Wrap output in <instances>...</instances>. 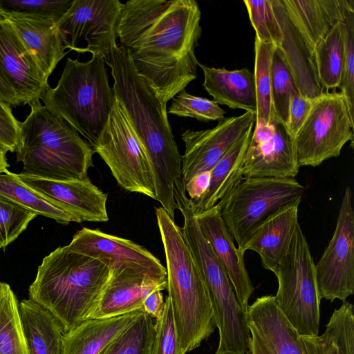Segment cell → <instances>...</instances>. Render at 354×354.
I'll list each match as a JSON object with an SVG mask.
<instances>
[{"instance_id":"obj_27","label":"cell","mask_w":354,"mask_h":354,"mask_svg":"<svg viewBox=\"0 0 354 354\" xmlns=\"http://www.w3.org/2000/svg\"><path fill=\"white\" fill-rule=\"evenodd\" d=\"M252 131L239 140L210 171V182L201 198L193 202L195 214L215 206L241 183L242 167Z\"/></svg>"},{"instance_id":"obj_43","label":"cell","mask_w":354,"mask_h":354,"mask_svg":"<svg viewBox=\"0 0 354 354\" xmlns=\"http://www.w3.org/2000/svg\"><path fill=\"white\" fill-rule=\"evenodd\" d=\"M313 100L297 94L290 100L289 105L288 120L286 129L295 138L298 131L306 120Z\"/></svg>"},{"instance_id":"obj_17","label":"cell","mask_w":354,"mask_h":354,"mask_svg":"<svg viewBox=\"0 0 354 354\" xmlns=\"http://www.w3.org/2000/svg\"><path fill=\"white\" fill-rule=\"evenodd\" d=\"M27 186L64 205L82 222H106L108 194L95 185L88 177L57 180L22 174H17Z\"/></svg>"},{"instance_id":"obj_19","label":"cell","mask_w":354,"mask_h":354,"mask_svg":"<svg viewBox=\"0 0 354 354\" xmlns=\"http://www.w3.org/2000/svg\"><path fill=\"white\" fill-rule=\"evenodd\" d=\"M167 288V279L135 271H111L110 279L88 319L115 317L142 310L145 298Z\"/></svg>"},{"instance_id":"obj_47","label":"cell","mask_w":354,"mask_h":354,"mask_svg":"<svg viewBox=\"0 0 354 354\" xmlns=\"http://www.w3.org/2000/svg\"><path fill=\"white\" fill-rule=\"evenodd\" d=\"M251 338L247 354H270L256 333L250 329Z\"/></svg>"},{"instance_id":"obj_31","label":"cell","mask_w":354,"mask_h":354,"mask_svg":"<svg viewBox=\"0 0 354 354\" xmlns=\"http://www.w3.org/2000/svg\"><path fill=\"white\" fill-rule=\"evenodd\" d=\"M344 24H335L318 43L315 57L319 81L323 88L335 90L339 86L344 62Z\"/></svg>"},{"instance_id":"obj_7","label":"cell","mask_w":354,"mask_h":354,"mask_svg":"<svg viewBox=\"0 0 354 354\" xmlns=\"http://www.w3.org/2000/svg\"><path fill=\"white\" fill-rule=\"evenodd\" d=\"M278 307L300 336L319 335L321 298L310 246L299 223L289 248L272 271Z\"/></svg>"},{"instance_id":"obj_38","label":"cell","mask_w":354,"mask_h":354,"mask_svg":"<svg viewBox=\"0 0 354 354\" xmlns=\"http://www.w3.org/2000/svg\"><path fill=\"white\" fill-rule=\"evenodd\" d=\"M255 37L260 41L279 47L281 32L273 13L270 0H244Z\"/></svg>"},{"instance_id":"obj_45","label":"cell","mask_w":354,"mask_h":354,"mask_svg":"<svg viewBox=\"0 0 354 354\" xmlns=\"http://www.w3.org/2000/svg\"><path fill=\"white\" fill-rule=\"evenodd\" d=\"M165 303L161 290L151 292L145 299L142 310L156 319L160 317L165 310Z\"/></svg>"},{"instance_id":"obj_5","label":"cell","mask_w":354,"mask_h":354,"mask_svg":"<svg viewBox=\"0 0 354 354\" xmlns=\"http://www.w3.org/2000/svg\"><path fill=\"white\" fill-rule=\"evenodd\" d=\"M29 106L15 149L17 161L24 165L21 174L57 180L88 177L95 153L91 145L40 100Z\"/></svg>"},{"instance_id":"obj_18","label":"cell","mask_w":354,"mask_h":354,"mask_svg":"<svg viewBox=\"0 0 354 354\" xmlns=\"http://www.w3.org/2000/svg\"><path fill=\"white\" fill-rule=\"evenodd\" d=\"M270 3L281 32L277 48L291 72L299 93L314 100L324 92L317 75L315 50L290 19L282 0H270Z\"/></svg>"},{"instance_id":"obj_26","label":"cell","mask_w":354,"mask_h":354,"mask_svg":"<svg viewBox=\"0 0 354 354\" xmlns=\"http://www.w3.org/2000/svg\"><path fill=\"white\" fill-rule=\"evenodd\" d=\"M140 312L83 321L63 333L62 354H100L136 319Z\"/></svg>"},{"instance_id":"obj_48","label":"cell","mask_w":354,"mask_h":354,"mask_svg":"<svg viewBox=\"0 0 354 354\" xmlns=\"http://www.w3.org/2000/svg\"><path fill=\"white\" fill-rule=\"evenodd\" d=\"M7 151L0 146V173L8 171L9 164L6 158Z\"/></svg>"},{"instance_id":"obj_16","label":"cell","mask_w":354,"mask_h":354,"mask_svg":"<svg viewBox=\"0 0 354 354\" xmlns=\"http://www.w3.org/2000/svg\"><path fill=\"white\" fill-rule=\"evenodd\" d=\"M0 75L22 106L41 100L50 87L32 53L1 15Z\"/></svg>"},{"instance_id":"obj_41","label":"cell","mask_w":354,"mask_h":354,"mask_svg":"<svg viewBox=\"0 0 354 354\" xmlns=\"http://www.w3.org/2000/svg\"><path fill=\"white\" fill-rule=\"evenodd\" d=\"M73 0H0V13L24 12L57 21L71 6Z\"/></svg>"},{"instance_id":"obj_32","label":"cell","mask_w":354,"mask_h":354,"mask_svg":"<svg viewBox=\"0 0 354 354\" xmlns=\"http://www.w3.org/2000/svg\"><path fill=\"white\" fill-rule=\"evenodd\" d=\"M0 354H30L18 299L5 282H0Z\"/></svg>"},{"instance_id":"obj_46","label":"cell","mask_w":354,"mask_h":354,"mask_svg":"<svg viewBox=\"0 0 354 354\" xmlns=\"http://www.w3.org/2000/svg\"><path fill=\"white\" fill-rule=\"evenodd\" d=\"M0 101L3 102L11 107L15 108L20 106V103L8 84L4 81L0 75Z\"/></svg>"},{"instance_id":"obj_14","label":"cell","mask_w":354,"mask_h":354,"mask_svg":"<svg viewBox=\"0 0 354 354\" xmlns=\"http://www.w3.org/2000/svg\"><path fill=\"white\" fill-rule=\"evenodd\" d=\"M244 157V178H295L297 164L294 138L272 118L268 124L254 125Z\"/></svg>"},{"instance_id":"obj_4","label":"cell","mask_w":354,"mask_h":354,"mask_svg":"<svg viewBox=\"0 0 354 354\" xmlns=\"http://www.w3.org/2000/svg\"><path fill=\"white\" fill-rule=\"evenodd\" d=\"M155 209L165 255L167 296L186 354L213 333L215 319L205 283L181 229L162 207Z\"/></svg>"},{"instance_id":"obj_9","label":"cell","mask_w":354,"mask_h":354,"mask_svg":"<svg viewBox=\"0 0 354 354\" xmlns=\"http://www.w3.org/2000/svg\"><path fill=\"white\" fill-rule=\"evenodd\" d=\"M93 149L109 167L120 187L156 200L147 153L124 106L116 97L107 123Z\"/></svg>"},{"instance_id":"obj_36","label":"cell","mask_w":354,"mask_h":354,"mask_svg":"<svg viewBox=\"0 0 354 354\" xmlns=\"http://www.w3.org/2000/svg\"><path fill=\"white\" fill-rule=\"evenodd\" d=\"M344 24V62L339 89L354 120V1L347 8Z\"/></svg>"},{"instance_id":"obj_40","label":"cell","mask_w":354,"mask_h":354,"mask_svg":"<svg viewBox=\"0 0 354 354\" xmlns=\"http://www.w3.org/2000/svg\"><path fill=\"white\" fill-rule=\"evenodd\" d=\"M165 310L154 324V337L150 354H185L180 344L170 298L167 296Z\"/></svg>"},{"instance_id":"obj_33","label":"cell","mask_w":354,"mask_h":354,"mask_svg":"<svg viewBox=\"0 0 354 354\" xmlns=\"http://www.w3.org/2000/svg\"><path fill=\"white\" fill-rule=\"evenodd\" d=\"M274 47L254 39V78L257 95L255 124H270L273 118L271 98V61Z\"/></svg>"},{"instance_id":"obj_15","label":"cell","mask_w":354,"mask_h":354,"mask_svg":"<svg viewBox=\"0 0 354 354\" xmlns=\"http://www.w3.org/2000/svg\"><path fill=\"white\" fill-rule=\"evenodd\" d=\"M67 246L73 252L100 261L111 271L133 270L167 279L166 268L145 248L99 229L82 228Z\"/></svg>"},{"instance_id":"obj_37","label":"cell","mask_w":354,"mask_h":354,"mask_svg":"<svg viewBox=\"0 0 354 354\" xmlns=\"http://www.w3.org/2000/svg\"><path fill=\"white\" fill-rule=\"evenodd\" d=\"M169 113L199 121L222 120L225 111L214 101L188 93L185 89L172 98Z\"/></svg>"},{"instance_id":"obj_25","label":"cell","mask_w":354,"mask_h":354,"mask_svg":"<svg viewBox=\"0 0 354 354\" xmlns=\"http://www.w3.org/2000/svg\"><path fill=\"white\" fill-rule=\"evenodd\" d=\"M204 73L203 87L218 104L257 112L254 73L248 68L227 70L198 62Z\"/></svg>"},{"instance_id":"obj_13","label":"cell","mask_w":354,"mask_h":354,"mask_svg":"<svg viewBox=\"0 0 354 354\" xmlns=\"http://www.w3.org/2000/svg\"><path fill=\"white\" fill-rule=\"evenodd\" d=\"M256 113L246 111L225 118L212 129L186 130L182 134L185 152L182 156V178L186 183L192 176L210 171L231 147L252 131Z\"/></svg>"},{"instance_id":"obj_42","label":"cell","mask_w":354,"mask_h":354,"mask_svg":"<svg viewBox=\"0 0 354 354\" xmlns=\"http://www.w3.org/2000/svg\"><path fill=\"white\" fill-rule=\"evenodd\" d=\"M20 122L12 107L0 101V146L7 152H15L19 140Z\"/></svg>"},{"instance_id":"obj_29","label":"cell","mask_w":354,"mask_h":354,"mask_svg":"<svg viewBox=\"0 0 354 354\" xmlns=\"http://www.w3.org/2000/svg\"><path fill=\"white\" fill-rule=\"evenodd\" d=\"M0 196L12 201L35 215L55 220L62 225L82 223L80 219L61 203L46 197L24 183L16 174L0 173Z\"/></svg>"},{"instance_id":"obj_2","label":"cell","mask_w":354,"mask_h":354,"mask_svg":"<svg viewBox=\"0 0 354 354\" xmlns=\"http://www.w3.org/2000/svg\"><path fill=\"white\" fill-rule=\"evenodd\" d=\"M111 68L115 97L147 153L154 178L156 197L174 219L177 205L175 181L182 177L180 154L163 103L150 84L136 73L127 50L115 46L104 59Z\"/></svg>"},{"instance_id":"obj_30","label":"cell","mask_w":354,"mask_h":354,"mask_svg":"<svg viewBox=\"0 0 354 354\" xmlns=\"http://www.w3.org/2000/svg\"><path fill=\"white\" fill-rule=\"evenodd\" d=\"M306 354H354V308L348 301L333 313L321 335L300 336Z\"/></svg>"},{"instance_id":"obj_28","label":"cell","mask_w":354,"mask_h":354,"mask_svg":"<svg viewBox=\"0 0 354 354\" xmlns=\"http://www.w3.org/2000/svg\"><path fill=\"white\" fill-rule=\"evenodd\" d=\"M19 310L30 354H62L64 333L55 317L30 299L20 301Z\"/></svg>"},{"instance_id":"obj_21","label":"cell","mask_w":354,"mask_h":354,"mask_svg":"<svg viewBox=\"0 0 354 354\" xmlns=\"http://www.w3.org/2000/svg\"><path fill=\"white\" fill-rule=\"evenodd\" d=\"M8 22L32 53L47 78L68 53L57 21L51 18L24 12H2Z\"/></svg>"},{"instance_id":"obj_10","label":"cell","mask_w":354,"mask_h":354,"mask_svg":"<svg viewBox=\"0 0 354 354\" xmlns=\"http://www.w3.org/2000/svg\"><path fill=\"white\" fill-rule=\"evenodd\" d=\"M354 120L339 92H324L313 100L310 112L294 138L299 167H317L339 156L353 142Z\"/></svg>"},{"instance_id":"obj_44","label":"cell","mask_w":354,"mask_h":354,"mask_svg":"<svg viewBox=\"0 0 354 354\" xmlns=\"http://www.w3.org/2000/svg\"><path fill=\"white\" fill-rule=\"evenodd\" d=\"M210 171H205L192 176L185 183V190L193 202L199 200L207 191L210 182Z\"/></svg>"},{"instance_id":"obj_34","label":"cell","mask_w":354,"mask_h":354,"mask_svg":"<svg viewBox=\"0 0 354 354\" xmlns=\"http://www.w3.org/2000/svg\"><path fill=\"white\" fill-rule=\"evenodd\" d=\"M299 94L291 72L278 48L271 61V98L273 118L286 127L291 99Z\"/></svg>"},{"instance_id":"obj_8","label":"cell","mask_w":354,"mask_h":354,"mask_svg":"<svg viewBox=\"0 0 354 354\" xmlns=\"http://www.w3.org/2000/svg\"><path fill=\"white\" fill-rule=\"evenodd\" d=\"M304 190L295 178H244L216 205L241 251L264 220L281 207L301 198Z\"/></svg>"},{"instance_id":"obj_23","label":"cell","mask_w":354,"mask_h":354,"mask_svg":"<svg viewBox=\"0 0 354 354\" xmlns=\"http://www.w3.org/2000/svg\"><path fill=\"white\" fill-rule=\"evenodd\" d=\"M301 198L279 208L254 231L241 251L257 252L264 269L273 271L286 254L297 224Z\"/></svg>"},{"instance_id":"obj_22","label":"cell","mask_w":354,"mask_h":354,"mask_svg":"<svg viewBox=\"0 0 354 354\" xmlns=\"http://www.w3.org/2000/svg\"><path fill=\"white\" fill-rule=\"evenodd\" d=\"M247 322L270 354H306L300 335L278 307L272 295L257 297L248 306Z\"/></svg>"},{"instance_id":"obj_3","label":"cell","mask_w":354,"mask_h":354,"mask_svg":"<svg viewBox=\"0 0 354 354\" xmlns=\"http://www.w3.org/2000/svg\"><path fill=\"white\" fill-rule=\"evenodd\" d=\"M111 274L100 261L67 245L58 247L39 266L29 299L48 310L68 333L87 319Z\"/></svg>"},{"instance_id":"obj_24","label":"cell","mask_w":354,"mask_h":354,"mask_svg":"<svg viewBox=\"0 0 354 354\" xmlns=\"http://www.w3.org/2000/svg\"><path fill=\"white\" fill-rule=\"evenodd\" d=\"M288 15L315 50L353 0H282Z\"/></svg>"},{"instance_id":"obj_35","label":"cell","mask_w":354,"mask_h":354,"mask_svg":"<svg viewBox=\"0 0 354 354\" xmlns=\"http://www.w3.org/2000/svg\"><path fill=\"white\" fill-rule=\"evenodd\" d=\"M152 319L140 310L136 319L100 354H150L155 332Z\"/></svg>"},{"instance_id":"obj_11","label":"cell","mask_w":354,"mask_h":354,"mask_svg":"<svg viewBox=\"0 0 354 354\" xmlns=\"http://www.w3.org/2000/svg\"><path fill=\"white\" fill-rule=\"evenodd\" d=\"M119 0H73L57 26L66 48L102 58L116 44Z\"/></svg>"},{"instance_id":"obj_39","label":"cell","mask_w":354,"mask_h":354,"mask_svg":"<svg viewBox=\"0 0 354 354\" xmlns=\"http://www.w3.org/2000/svg\"><path fill=\"white\" fill-rule=\"evenodd\" d=\"M37 215L0 196V249L4 250Z\"/></svg>"},{"instance_id":"obj_12","label":"cell","mask_w":354,"mask_h":354,"mask_svg":"<svg viewBox=\"0 0 354 354\" xmlns=\"http://www.w3.org/2000/svg\"><path fill=\"white\" fill-rule=\"evenodd\" d=\"M321 299L343 302L354 293V210L352 191H344L333 235L315 264Z\"/></svg>"},{"instance_id":"obj_1","label":"cell","mask_w":354,"mask_h":354,"mask_svg":"<svg viewBox=\"0 0 354 354\" xmlns=\"http://www.w3.org/2000/svg\"><path fill=\"white\" fill-rule=\"evenodd\" d=\"M201 12L195 0H130L115 28L140 77L165 104L197 77Z\"/></svg>"},{"instance_id":"obj_20","label":"cell","mask_w":354,"mask_h":354,"mask_svg":"<svg viewBox=\"0 0 354 354\" xmlns=\"http://www.w3.org/2000/svg\"><path fill=\"white\" fill-rule=\"evenodd\" d=\"M196 216L201 232L226 270L239 304L247 312L254 288L245 268V253L235 246L216 205Z\"/></svg>"},{"instance_id":"obj_6","label":"cell","mask_w":354,"mask_h":354,"mask_svg":"<svg viewBox=\"0 0 354 354\" xmlns=\"http://www.w3.org/2000/svg\"><path fill=\"white\" fill-rule=\"evenodd\" d=\"M104 58L84 62L70 57L54 88L41 100L53 115L65 121L91 145H95L113 109L115 96L109 83Z\"/></svg>"}]
</instances>
